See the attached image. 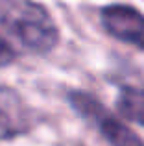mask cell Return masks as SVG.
<instances>
[{
    "label": "cell",
    "mask_w": 144,
    "mask_h": 146,
    "mask_svg": "<svg viewBox=\"0 0 144 146\" xmlns=\"http://www.w3.org/2000/svg\"><path fill=\"white\" fill-rule=\"evenodd\" d=\"M0 24L30 54H48L59 41V30L48 9L33 0H9L2 7Z\"/></svg>",
    "instance_id": "obj_1"
},
{
    "label": "cell",
    "mask_w": 144,
    "mask_h": 146,
    "mask_svg": "<svg viewBox=\"0 0 144 146\" xmlns=\"http://www.w3.org/2000/svg\"><path fill=\"white\" fill-rule=\"evenodd\" d=\"M69 102L79 117L96 126L100 135L111 146H144V141L135 135L133 129L115 118L94 96L74 91L69 94Z\"/></svg>",
    "instance_id": "obj_2"
},
{
    "label": "cell",
    "mask_w": 144,
    "mask_h": 146,
    "mask_svg": "<svg viewBox=\"0 0 144 146\" xmlns=\"http://www.w3.org/2000/svg\"><path fill=\"white\" fill-rule=\"evenodd\" d=\"M100 22L113 39L144 50V13L126 4H111L100 11Z\"/></svg>",
    "instance_id": "obj_3"
},
{
    "label": "cell",
    "mask_w": 144,
    "mask_h": 146,
    "mask_svg": "<svg viewBox=\"0 0 144 146\" xmlns=\"http://www.w3.org/2000/svg\"><path fill=\"white\" fill-rule=\"evenodd\" d=\"M32 118L17 93L0 87V141H9L30 131Z\"/></svg>",
    "instance_id": "obj_4"
},
{
    "label": "cell",
    "mask_w": 144,
    "mask_h": 146,
    "mask_svg": "<svg viewBox=\"0 0 144 146\" xmlns=\"http://www.w3.org/2000/svg\"><path fill=\"white\" fill-rule=\"evenodd\" d=\"M116 109L124 118L144 128V89L124 87L116 96Z\"/></svg>",
    "instance_id": "obj_5"
},
{
    "label": "cell",
    "mask_w": 144,
    "mask_h": 146,
    "mask_svg": "<svg viewBox=\"0 0 144 146\" xmlns=\"http://www.w3.org/2000/svg\"><path fill=\"white\" fill-rule=\"evenodd\" d=\"M15 57H17L15 48L9 44V41H6L2 35H0V68L11 65L15 61Z\"/></svg>",
    "instance_id": "obj_6"
}]
</instances>
